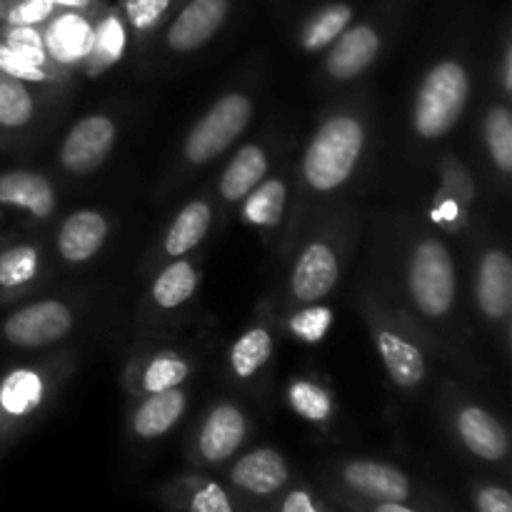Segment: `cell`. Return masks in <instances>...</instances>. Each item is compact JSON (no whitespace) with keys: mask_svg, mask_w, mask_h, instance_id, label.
I'll return each instance as SVG.
<instances>
[{"mask_svg":"<svg viewBox=\"0 0 512 512\" xmlns=\"http://www.w3.org/2000/svg\"><path fill=\"white\" fill-rule=\"evenodd\" d=\"M370 283L433 343L440 363L483 383L485 368L470 340L458 260L448 238L408 215L390 220L380 233L378 268Z\"/></svg>","mask_w":512,"mask_h":512,"instance_id":"6da1fadb","label":"cell"},{"mask_svg":"<svg viewBox=\"0 0 512 512\" xmlns=\"http://www.w3.org/2000/svg\"><path fill=\"white\" fill-rule=\"evenodd\" d=\"M375 140L373 100L365 90L330 105L315 123L308 143L295 158V188L275 258L285 263L290 250L318 215L353 193Z\"/></svg>","mask_w":512,"mask_h":512,"instance_id":"7a4b0ae2","label":"cell"},{"mask_svg":"<svg viewBox=\"0 0 512 512\" xmlns=\"http://www.w3.org/2000/svg\"><path fill=\"white\" fill-rule=\"evenodd\" d=\"M360 233L363 210L353 198L318 215L285 258L283 283L275 290L278 313L330 300L348 273Z\"/></svg>","mask_w":512,"mask_h":512,"instance_id":"3957f363","label":"cell"},{"mask_svg":"<svg viewBox=\"0 0 512 512\" xmlns=\"http://www.w3.org/2000/svg\"><path fill=\"white\" fill-rule=\"evenodd\" d=\"M255 115H258V88L253 80L223 90L185 130L163 178L155 185V198L165 200L180 193L188 188L190 180L205 173L210 165L220 163L245 138Z\"/></svg>","mask_w":512,"mask_h":512,"instance_id":"277c9868","label":"cell"},{"mask_svg":"<svg viewBox=\"0 0 512 512\" xmlns=\"http://www.w3.org/2000/svg\"><path fill=\"white\" fill-rule=\"evenodd\" d=\"M80 368V350L28 355L0 370V458L55 410Z\"/></svg>","mask_w":512,"mask_h":512,"instance_id":"5b68a950","label":"cell"},{"mask_svg":"<svg viewBox=\"0 0 512 512\" xmlns=\"http://www.w3.org/2000/svg\"><path fill=\"white\" fill-rule=\"evenodd\" d=\"M355 310L383 365L390 388L405 400L418 398L438 378L435 365L440 358L433 343L370 280L355 293Z\"/></svg>","mask_w":512,"mask_h":512,"instance_id":"8992f818","label":"cell"},{"mask_svg":"<svg viewBox=\"0 0 512 512\" xmlns=\"http://www.w3.org/2000/svg\"><path fill=\"white\" fill-rule=\"evenodd\" d=\"M98 295L95 288H70L8 305L0 315V348L23 358L65 348L93 320Z\"/></svg>","mask_w":512,"mask_h":512,"instance_id":"52a82bcc","label":"cell"},{"mask_svg":"<svg viewBox=\"0 0 512 512\" xmlns=\"http://www.w3.org/2000/svg\"><path fill=\"white\" fill-rule=\"evenodd\" d=\"M475 73L463 53H450L425 68L415 85L408 128L413 143L430 148L448 138L468 113Z\"/></svg>","mask_w":512,"mask_h":512,"instance_id":"ba28073f","label":"cell"},{"mask_svg":"<svg viewBox=\"0 0 512 512\" xmlns=\"http://www.w3.org/2000/svg\"><path fill=\"white\" fill-rule=\"evenodd\" d=\"M280 313L275 293L263 295L245 328L230 340L223 355V383L245 400L265 405L273 390L280 350Z\"/></svg>","mask_w":512,"mask_h":512,"instance_id":"9c48e42d","label":"cell"},{"mask_svg":"<svg viewBox=\"0 0 512 512\" xmlns=\"http://www.w3.org/2000/svg\"><path fill=\"white\" fill-rule=\"evenodd\" d=\"M203 250L160 265L145 278V290L135 308V335L140 340L173 338L193 315L203 285Z\"/></svg>","mask_w":512,"mask_h":512,"instance_id":"30bf717a","label":"cell"},{"mask_svg":"<svg viewBox=\"0 0 512 512\" xmlns=\"http://www.w3.org/2000/svg\"><path fill=\"white\" fill-rule=\"evenodd\" d=\"M255 433H258V420L243 395L233 390L215 395L205 403L185 435V463L193 470L218 473L253 443Z\"/></svg>","mask_w":512,"mask_h":512,"instance_id":"8fae6325","label":"cell"},{"mask_svg":"<svg viewBox=\"0 0 512 512\" xmlns=\"http://www.w3.org/2000/svg\"><path fill=\"white\" fill-rule=\"evenodd\" d=\"M435 385L440 415L455 445L488 468L508 470L510 433L503 418L450 375L435 378Z\"/></svg>","mask_w":512,"mask_h":512,"instance_id":"7c38bea8","label":"cell"},{"mask_svg":"<svg viewBox=\"0 0 512 512\" xmlns=\"http://www.w3.org/2000/svg\"><path fill=\"white\" fill-rule=\"evenodd\" d=\"M323 488L338 490L358 500H388L410 503L433 512H448V503L430 485L400 465L378 458H335L323 468Z\"/></svg>","mask_w":512,"mask_h":512,"instance_id":"4fadbf2b","label":"cell"},{"mask_svg":"<svg viewBox=\"0 0 512 512\" xmlns=\"http://www.w3.org/2000/svg\"><path fill=\"white\" fill-rule=\"evenodd\" d=\"M205 355L208 348L198 340H140L120 370V388L125 398L183 388L198 378Z\"/></svg>","mask_w":512,"mask_h":512,"instance_id":"5bb4252c","label":"cell"},{"mask_svg":"<svg viewBox=\"0 0 512 512\" xmlns=\"http://www.w3.org/2000/svg\"><path fill=\"white\" fill-rule=\"evenodd\" d=\"M68 88L30 83L0 70V153H23L48 135Z\"/></svg>","mask_w":512,"mask_h":512,"instance_id":"9a60e30c","label":"cell"},{"mask_svg":"<svg viewBox=\"0 0 512 512\" xmlns=\"http://www.w3.org/2000/svg\"><path fill=\"white\" fill-rule=\"evenodd\" d=\"M470 288L480 325L498 343L503 358L512 350V260L495 235L483 233L470 265Z\"/></svg>","mask_w":512,"mask_h":512,"instance_id":"2e32d148","label":"cell"},{"mask_svg":"<svg viewBox=\"0 0 512 512\" xmlns=\"http://www.w3.org/2000/svg\"><path fill=\"white\" fill-rule=\"evenodd\" d=\"M60 215L58 183L40 168H0V243L48 233Z\"/></svg>","mask_w":512,"mask_h":512,"instance_id":"e0dca14e","label":"cell"},{"mask_svg":"<svg viewBox=\"0 0 512 512\" xmlns=\"http://www.w3.org/2000/svg\"><path fill=\"white\" fill-rule=\"evenodd\" d=\"M218 230V203H215L210 183H205L203 188L195 190V193L175 210V215L165 223V228L160 230L158 238L148 245V250L143 253V260H140V275L148 278V275L153 273V270H158L160 265L183 258V255L198 253V250L203 248L205 240H208L210 235L218 233Z\"/></svg>","mask_w":512,"mask_h":512,"instance_id":"ac0fdd59","label":"cell"},{"mask_svg":"<svg viewBox=\"0 0 512 512\" xmlns=\"http://www.w3.org/2000/svg\"><path fill=\"white\" fill-rule=\"evenodd\" d=\"M123 133V115L115 108H98L80 115L55 148V168L68 180L93 178L110 160Z\"/></svg>","mask_w":512,"mask_h":512,"instance_id":"d6986e66","label":"cell"},{"mask_svg":"<svg viewBox=\"0 0 512 512\" xmlns=\"http://www.w3.org/2000/svg\"><path fill=\"white\" fill-rule=\"evenodd\" d=\"M218 475L250 512L268 510L273 500L298 478L295 465L283 450L253 443L220 468Z\"/></svg>","mask_w":512,"mask_h":512,"instance_id":"ffe728a7","label":"cell"},{"mask_svg":"<svg viewBox=\"0 0 512 512\" xmlns=\"http://www.w3.org/2000/svg\"><path fill=\"white\" fill-rule=\"evenodd\" d=\"M390 23L380 18L350 23L323 53L318 83L325 90H343L375 68L388 45Z\"/></svg>","mask_w":512,"mask_h":512,"instance_id":"44dd1931","label":"cell"},{"mask_svg":"<svg viewBox=\"0 0 512 512\" xmlns=\"http://www.w3.org/2000/svg\"><path fill=\"white\" fill-rule=\"evenodd\" d=\"M283 145H280L278 133H263L253 140H245L233 148V155L225 160L218 178L210 183L218 203L220 228L235 215L238 205L263 183L270 170L278 165Z\"/></svg>","mask_w":512,"mask_h":512,"instance_id":"7402d4cb","label":"cell"},{"mask_svg":"<svg viewBox=\"0 0 512 512\" xmlns=\"http://www.w3.org/2000/svg\"><path fill=\"white\" fill-rule=\"evenodd\" d=\"M58 273L48 233L3 240L0 243V308L45 293Z\"/></svg>","mask_w":512,"mask_h":512,"instance_id":"603a6c76","label":"cell"},{"mask_svg":"<svg viewBox=\"0 0 512 512\" xmlns=\"http://www.w3.org/2000/svg\"><path fill=\"white\" fill-rule=\"evenodd\" d=\"M435 178L430 225L443 238H463L478 213V178L455 150H445L435 160Z\"/></svg>","mask_w":512,"mask_h":512,"instance_id":"cb8c5ba5","label":"cell"},{"mask_svg":"<svg viewBox=\"0 0 512 512\" xmlns=\"http://www.w3.org/2000/svg\"><path fill=\"white\" fill-rule=\"evenodd\" d=\"M115 235V215L105 208H75L50 225L48 243L58 270H83L105 253Z\"/></svg>","mask_w":512,"mask_h":512,"instance_id":"d4e9b609","label":"cell"},{"mask_svg":"<svg viewBox=\"0 0 512 512\" xmlns=\"http://www.w3.org/2000/svg\"><path fill=\"white\" fill-rule=\"evenodd\" d=\"M295 188V158L283 155L268 178L238 205L235 215L243 225L253 228L260 235L265 248L275 253L283 235L285 220H288L290 203H293Z\"/></svg>","mask_w":512,"mask_h":512,"instance_id":"484cf974","label":"cell"},{"mask_svg":"<svg viewBox=\"0 0 512 512\" xmlns=\"http://www.w3.org/2000/svg\"><path fill=\"white\" fill-rule=\"evenodd\" d=\"M190 403H193L190 385L140 395V398H125V440L135 448H150V445L163 443L188 418Z\"/></svg>","mask_w":512,"mask_h":512,"instance_id":"4316f807","label":"cell"},{"mask_svg":"<svg viewBox=\"0 0 512 512\" xmlns=\"http://www.w3.org/2000/svg\"><path fill=\"white\" fill-rule=\"evenodd\" d=\"M230 10L233 0H188L158 30L165 58H188L203 50L220 33Z\"/></svg>","mask_w":512,"mask_h":512,"instance_id":"83f0119b","label":"cell"},{"mask_svg":"<svg viewBox=\"0 0 512 512\" xmlns=\"http://www.w3.org/2000/svg\"><path fill=\"white\" fill-rule=\"evenodd\" d=\"M0 28V70L30 83L70 88L73 73L50 58L43 43V28Z\"/></svg>","mask_w":512,"mask_h":512,"instance_id":"f1b7e54d","label":"cell"},{"mask_svg":"<svg viewBox=\"0 0 512 512\" xmlns=\"http://www.w3.org/2000/svg\"><path fill=\"white\" fill-rule=\"evenodd\" d=\"M165 512H250L225 480L205 470H183L155 488Z\"/></svg>","mask_w":512,"mask_h":512,"instance_id":"f546056e","label":"cell"},{"mask_svg":"<svg viewBox=\"0 0 512 512\" xmlns=\"http://www.w3.org/2000/svg\"><path fill=\"white\" fill-rule=\"evenodd\" d=\"M283 400L290 413L320 433H333L340 423V398L328 375L318 370H298L285 380Z\"/></svg>","mask_w":512,"mask_h":512,"instance_id":"4dcf8cb0","label":"cell"},{"mask_svg":"<svg viewBox=\"0 0 512 512\" xmlns=\"http://www.w3.org/2000/svg\"><path fill=\"white\" fill-rule=\"evenodd\" d=\"M90 38H93V23L85 13L58 10V15H53L43 25V43L48 48V55L70 73L73 68H80L83 58L88 55Z\"/></svg>","mask_w":512,"mask_h":512,"instance_id":"1f68e13d","label":"cell"},{"mask_svg":"<svg viewBox=\"0 0 512 512\" xmlns=\"http://www.w3.org/2000/svg\"><path fill=\"white\" fill-rule=\"evenodd\" d=\"M480 140L495 180L508 190L512 178V110L508 100H490L480 118Z\"/></svg>","mask_w":512,"mask_h":512,"instance_id":"d6a6232c","label":"cell"},{"mask_svg":"<svg viewBox=\"0 0 512 512\" xmlns=\"http://www.w3.org/2000/svg\"><path fill=\"white\" fill-rule=\"evenodd\" d=\"M128 40L130 33L118 10H108V13H103L93 23V38H90L88 55H85L78 70L85 78H100V75L108 73L123 58L125 50H128Z\"/></svg>","mask_w":512,"mask_h":512,"instance_id":"836d02e7","label":"cell"},{"mask_svg":"<svg viewBox=\"0 0 512 512\" xmlns=\"http://www.w3.org/2000/svg\"><path fill=\"white\" fill-rule=\"evenodd\" d=\"M355 20L353 3L333 0L315 8L298 28V48L308 55H323Z\"/></svg>","mask_w":512,"mask_h":512,"instance_id":"e575fe53","label":"cell"},{"mask_svg":"<svg viewBox=\"0 0 512 512\" xmlns=\"http://www.w3.org/2000/svg\"><path fill=\"white\" fill-rule=\"evenodd\" d=\"M280 335L300 345H318L330 335L335 325V310L328 300L323 303L300 305V308L280 313Z\"/></svg>","mask_w":512,"mask_h":512,"instance_id":"d590c367","label":"cell"},{"mask_svg":"<svg viewBox=\"0 0 512 512\" xmlns=\"http://www.w3.org/2000/svg\"><path fill=\"white\" fill-rule=\"evenodd\" d=\"M175 5H178V0H120L118 13L128 28L130 38L145 45L153 35H158L165 20L173 15Z\"/></svg>","mask_w":512,"mask_h":512,"instance_id":"8d00e7d4","label":"cell"},{"mask_svg":"<svg viewBox=\"0 0 512 512\" xmlns=\"http://www.w3.org/2000/svg\"><path fill=\"white\" fill-rule=\"evenodd\" d=\"M265 512H335L330 500L320 490L295 478Z\"/></svg>","mask_w":512,"mask_h":512,"instance_id":"74e56055","label":"cell"},{"mask_svg":"<svg viewBox=\"0 0 512 512\" xmlns=\"http://www.w3.org/2000/svg\"><path fill=\"white\" fill-rule=\"evenodd\" d=\"M470 503L475 512H512V493L498 480L480 478L470 483Z\"/></svg>","mask_w":512,"mask_h":512,"instance_id":"f35d334b","label":"cell"},{"mask_svg":"<svg viewBox=\"0 0 512 512\" xmlns=\"http://www.w3.org/2000/svg\"><path fill=\"white\" fill-rule=\"evenodd\" d=\"M325 495L333 500V505H340L345 512H433L428 508H420V505L410 503H388V500H358L350 498V495L338 493V490L323 488Z\"/></svg>","mask_w":512,"mask_h":512,"instance_id":"ab89813d","label":"cell"},{"mask_svg":"<svg viewBox=\"0 0 512 512\" xmlns=\"http://www.w3.org/2000/svg\"><path fill=\"white\" fill-rule=\"evenodd\" d=\"M495 85L500 90V98L508 100L512 98V35L510 30H505L503 45H500V60L498 68H495Z\"/></svg>","mask_w":512,"mask_h":512,"instance_id":"60d3db41","label":"cell"},{"mask_svg":"<svg viewBox=\"0 0 512 512\" xmlns=\"http://www.w3.org/2000/svg\"><path fill=\"white\" fill-rule=\"evenodd\" d=\"M58 10H73V13L90 15L98 8V0H50Z\"/></svg>","mask_w":512,"mask_h":512,"instance_id":"b9f144b4","label":"cell"}]
</instances>
